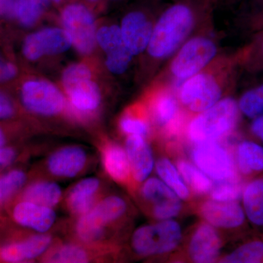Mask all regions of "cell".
Returning a JSON list of instances; mask_svg holds the SVG:
<instances>
[{
	"instance_id": "9a60e30c",
	"label": "cell",
	"mask_w": 263,
	"mask_h": 263,
	"mask_svg": "<svg viewBox=\"0 0 263 263\" xmlns=\"http://www.w3.org/2000/svg\"><path fill=\"white\" fill-rule=\"evenodd\" d=\"M222 239L216 228L207 222L195 227L187 245V255L194 262H213L220 255Z\"/></svg>"
},
{
	"instance_id": "277c9868",
	"label": "cell",
	"mask_w": 263,
	"mask_h": 263,
	"mask_svg": "<svg viewBox=\"0 0 263 263\" xmlns=\"http://www.w3.org/2000/svg\"><path fill=\"white\" fill-rule=\"evenodd\" d=\"M219 52L217 43L210 36H193L185 41L172 56L169 74L181 83L215 62Z\"/></svg>"
},
{
	"instance_id": "f1b7e54d",
	"label": "cell",
	"mask_w": 263,
	"mask_h": 263,
	"mask_svg": "<svg viewBox=\"0 0 263 263\" xmlns=\"http://www.w3.org/2000/svg\"><path fill=\"white\" fill-rule=\"evenodd\" d=\"M156 171L162 181L168 186L181 200H188L190 190L186 186L177 167L165 157L159 159L156 163Z\"/></svg>"
},
{
	"instance_id": "b9f144b4",
	"label": "cell",
	"mask_w": 263,
	"mask_h": 263,
	"mask_svg": "<svg viewBox=\"0 0 263 263\" xmlns=\"http://www.w3.org/2000/svg\"><path fill=\"white\" fill-rule=\"evenodd\" d=\"M259 51H260L261 54L263 57V37L261 41L260 45H259Z\"/></svg>"
},
{
	"instance_id": "cb8c5ba5",
	"label": "cell",
	"mask_w": 263,
	"mask_h": 263,
	"mask_svg": "<svg viewBox=\"0 0 263 263\" xmlns=\"http://www.w3.org/2000/svg\"><path fill=\"white\" fill-rule=\"evenodd\" d=\"M241 199L247 220L254 227L263 229V176L246 183Z\"/></svg>"
},
{
	"instance_id": "4316f807",
	"label": "cell",
	"mask_w": 263,
	"mask_h": 263,
	"mask_svg": "<svg viewBox=\"0 0 263 263\" xmlns=\"http://www.w3.org/2000/svg\"><path fill=\"white\" fill-rule=\"evenodd\" d=\"M48 4L49 0H15L12 19L22 27H32L41 18Z\"/></svg>"
},
{
	"instance_id": "7402d4cb",
	"label": "cell",
	"mask_w": 263,
	"mask_h": 263,
	"mask_svg": "<svg viewBox=\"0 0 263 263\" xmlns=\"http://www.w3.org/2000/svg\"><path fill=\"white\" fill-rule=\"evenodd\" d=\"M237 171L241 178H253L263 173V145L245 140L235 150Z\"/></svg>"
},
{
	"instance_id": "ee69618b",
	"label": "cell",
	"mask_w": 263,
	"mask_h": 263,
	"mask_svg": "<svg viewBox=\"0 0 263 263\" xmlns=\"http://www.w3.org/2000/svg\"><path fill=\"white\" fill-rule=\"evenodd\" d=\"M90 2H96L98 1V0H89Z\"/></svg>"
},
{
	"instance_id": "30bf717a",
	"label": "cell",
	"mask_w": 263,
	"mask_h": 263,
	"mask_svg": "<svg viewBox=\"0 0 263 263\" xmlns=\"http://www.w3.org/2000/svg\"><path fill=\"white\" fill-rule=\"evenodd\" d=\"M20 100L27 111L44 117L61 113L66 99L60 89L48 81L29 79L20 88Z\"/></svg>"
},
{
	"instance_id": "f546056e",
	"label": "cell",
	"mask_w": 263,
	"mask_h": 263,
	"mask_svg": "<svg viewBox=\"0 0 263 263\" xmlns=\"http://www.w3.org/2000/svg\"><path fill=\"white\" fill-rule=\"evenodd\" d=\"M119 129L127 136H140L147 138L152 127L148 114L142 110H128L119 120Z\"/></svg>"
},
{
	"instance_id": "4dcf8cb0",
	"label": "cell",
	"mask_w": 263,
	"mask_h": 263,
	"mask_svg": "<svg viewBox=\"0 0 263 263\" xmlns=\"http://www.w3.org/2000/svg\"><path fill=\"white\" fill-rule=\"evenodd\" d=\"M221 262L257 263L263 262V240H248L221 259Z\"/></svg>"
},
{
	"instance_id": "6da1fadb",
	"label": "cell",
	"mask_w": 263,
	"mask_h": 263,
	"mask_svg": "<svg viewBox=\"0 0 263 263\" xmlns=\"http://www.w3.org/2000/svg\"><path fill=\"white\" fill-rule=\"evenodd\" d=\"M197 21L196 10L186 2L166 8L154 24L146 49L148 55L156 60L172 57L190 37Z\"/></svg>"
},
{
	"instance_id": "5b68a950",
	"label": "cell",
	"mask_w": 263,
	"mask_h": 263,
	"mask_svg": "<svg viewBox=\"0 0 263 263\" xmlns=\"http://www.w3.org/2000/svg\"><path fill=\"white\" fill-rule=\"evenodd\" d=\"M128 205L122 197L111 195L97 202L89 212L79 216L76 236L88 245L99 243L105 238L107 229L127 214Z\"/></svg>"
},
{
	"instance_id": "52a82bcc",
	"label": "cell",
	"mask_w": 263,
	"mask_h": 263,
	"mask_svg": "<svg viewBox=\"0 0 263 263\" xmlns=\"http://www.w3.org/2000/svg\"><path fill=\"white\" fill-rule=\"evenodd\" d=\"M62 82L76 113L88 115L100 106L101 94L87 65L75 63L68 66L62 74Z\"/></svg>"
},
{
	"instance_id": "83f0119b",
	"label": "cell",
	"mask_w": 263,
	"mask_h": 263,
	"mask_svg": "<svg viewBox=\"0 0 263 263\" xmlns=\"http://www.w3.org/2000/svg\"><path fill=\"white\" fill-rule=\"evenodd\" d=\"M176 164L183 181L194 193L204 195L210 193L213 186L212 180L201 170L183 159L178 160Z\"/></svg>"
},
{
	"instance_id": "2e32d148",
	"label": "cell",
	"mask_w": 263,
	"mask_h": 263,
	"mask_svg": "<svg viewBox=\"0 0 263 263\" xmlns=\"http://www.w3.org/2000/svg\"><path fill=\"white\" fill-rule=\"evenodd\" d=\"M51 243V236L46 233L10 240L0 246V260L9 263L28 262L46 253Z\"/></svg>"
},
{
	"instance_id": "1f68e13d",
	"label": "cell",
	"mask_w": 263,
	"mask_h": 263,
	"mask_svg": "<svg viewBox=\"0 0 263 263\" xmlns=\"http://www.w3.org/2000/svg\"><path fill=\"white\" fill-rule=\"evenodd\" d=\"M45 259L47 262L85 263L90 260V254L80 246L64 245L50 251Z\"/></svg>"
},
{
	"instance_id": "3957f363",
	"label": "cell",
	"mask_w": 263,
	"mask_h": 263,
	"mask_svg": "<svg viewBox=\"0 0 263 263\" xmlns=\"http://www.w3.org/2000/svg\"><path fill=\"white\" fill-rule=\"evenodd\" d=\"M215 62L178 86L176 95L186 113H201L223 98L226 74L224 69L216 66Z\"/></svg>"
},
{
	"instance_id": "44dd1931",
	"label": "cell",
	"mask_w": 263,
	"mask_h": 263,
	"mask_svg": "<svg viewBox=\"0 0 263 263\" xmlns=\"http://www.w3.org/2000/svg\"><path fill=\"white\" fill-rule=\"evenodd\" d=\"M100 186V179L95 177L86 178L76 183L66 197L71 214L80 216L89 212L98 202Z\"/></svg>"
},
{
	"instance_id": "ba28073f",
	"label": "cell",
	"mask_w": 263,
	"mask_h": 263,
	"mask_svg": "<svg viewBox=\"0 0 263 263\" xmlns=\"http://www.w3.org/2000/svg\"><path fill=\"white\" fill-rule=\"evenodd\" d=\"M181 239L179 223L167 219L138 228L132 236L131 246L138 255L152 257L171 253L179 247Z\"/></svg>"
},
{
	"instance_id": "7c38bea8",
	"label": "cell",
	"mask_w": 263,
	"mask_h": 263,
	"mask_svg": "<svg viewBox=\"0 0 263 263\" xmlns=\"http://www.w3.org/2000/svg\"><path fill=\"white\" fill-rule=\"evenodd\" d=\"M72 46L70 38L63 28L48 27L28 34L22 44V54L29 61H36L48 55L59 54Z\"/></svg>"
},
{
	"instance_id": "ab89813d",
	"label": "cell",
	"mask_w": 263,
	"mask_h": 263,
	"mask_svg": "<svg viewBox=\"0 0 263 263\" xmlns=\"http://www.w3.org/2000/svg\"><path fill=\"white\" fill-rule=\"evenodd\" d=\"M15 0H0V18L12 19Z\"/></svg>"
},
{
	"instance_id": "d590c367",
	"label": "cell",
	"mask_w": 263,
	"mask_h": 263,
	"mask_svg": "<svg viewBox=\"0 0 263 263\" xmlns=\"http://www.w3.org/2000/svg\"><path fill=\"white\" fill-rule=\"evenodd\" d=\"M17 115L15 102L9 95L0 90V122H8Z\"/></svg>"
},
{
	"instance_id": "836d02e7",
	"label": "cell",
	"mask_w": 263,
	"mask_h": 263,
	"mask_svg": "<svg viewBox=\"0 0 263 263\" xmlns=\"http://www.w3.org/2000/svg\"><path fill=\"white\" fill-rule=\"evenodd\" d=\"M97 43L105 55L111 54L126 47L120 27L117 25L104 26L98 29Z\"/></svg>"
},
{
	"instance_id": "d4e9b609",
	"label": "cell",
	"mask_w": 263,
	"mask_h": 263,
	"mask_svg": "<svg viewBox=\"0 0 263 263\" xmlns=\"http://www.w3.org/2000/svg\"><path fill=\"white\" fill-rule=\"evenodd\" d=\"M62 197V189L58 183L51 181H37L24 186L16 200L53 208L60 202Z\"/></svg>"
},
{
	"instance_id": "5bb4252c",
	"label": "cell",
	"mask_w": 263,
	"mask_h": 263,
	"mask_svg": "<svg viewBox=\"0 0 263 263\" xmlns=\"http://www.w3.org/2000/svg\"><path fill=\"white\" fill-rule=\"evenodd\" d=\"M198 214L205 222L219 229L238 230L247 220L239 201L205 200L199 205Z\"/></svg>"
},
{
	"instance_id": "d6986e66",
	"label": "cell",
	"mask_w": 263,
	"mask_h": 263,
	"mask_svg": "<svg viewBox=\"0 0 263 263\" xmlns=\"http://www.w3.org/2000/svg\"><path fill=\"white\" fill-rule=\"evenodd\" d=\"M87 161V153L84 148L77 146H66L50 156L47 167L56 177L70 179L84 171Z\"/></svg>"
},
{
	"instance_id": "74e56055",
	"label": "cell",
	"mask_w": 263,
	"mask_h": 263,
	"mask_svg": "<svg viewBox=\"0 0 263 263\" xmlns=\"http://www.w3.org/2000/svg\"><path fill=\"white\" fill-rule=\"evenodd\" d=\"M18 75V67L13 62L0 57V84L9 82Z\"/></svg>"
},
{
	"instance_id": "8d00e7d4",
	"label": "cell",
	"mask_w": 263,
	"mask_h": 263,
	"mask_svg": "<svg viewBox=\"0 0 263 263\" xmlns=\"http://www.w3.org/2000/svg\"><path fill=\"white\" fill-rule=\"evenodd\" d=\"M18 156L19 151L16 147L8 145L0 148V173L14 164Z\"/></svg>"
},
{
	"instance_id": "7bdbcfd3",
	"label": "cell",
	"mask_w": 263,
	"mask_h": 263,
	"mask_svg": "<svg viewBox=\"0 0 263 263\" xmlns=\"http://www.w3.org/2000/svg\"><path fill=\"white\" fill-rule=\"evenodd\" d=\"M51 1L54 2V3H61V2L63 1V0H51Z\"/></svg>"
},
{
	"instance_id": "9c48e42d",
	"label": "cell",
	"mask_w": 263,
	"mask_h": 263,
	"mask_svg": "<svg viewBox=\"0 0 263 263\" xmlns=\"http://www.w3.org/2000/svg\"><path fill=\"white\" fill-rule=\"evenodd\" d=\"M221 141L196 143L193 150V160L197 167L216 181L241 180L235 165L234 156Z\"/></svg>"
},
{
	"instance_id": "4fadbf2b",
	"label": "cell",
	"mask_w": 263,
	"mask_h": 263,
	"mask_svg": "<svg viewBox=\"0 0 263 263\" xmlns=\"http://www.w3.org/2000/svg\"><path fill=\"white\" fill-rule=\"evenodd\" d=\"M141 195L150 205V214L158 220H167L179 215L182 209L181 198L157 178L145 180Z\"/></svg>"
},
{
	"instance_id": "8fae6325",
	"label": "cell",
	"mask_w": 263,
	"mask_h": 263,
	"mask_svg": "<svg viewBox=\"0 0 263 263\" xmlns=\"http://www.w3.org/2000/svg\"><path fill=\"white\" fill-rule=\"evenodd\" d=\"M61 20L76 51L83 55L91 53L97 44L98 32L91 11L84 5L72 3L62 10Z\"/></svg>"
},
{
	"instance_id": "ffe728a7",
	"label": "cell",
	"mask_w": 263,
	"mask_h": 263,
	"mask_svg": "<svg viewBox=\"0 0 263 263\" xmlns=\"http://www.w3.org/2000/svg\"><path fill=\"white\" fill-rule=\"evenodd\" d=\"M125 150L130 166L132 179L136 183L143 182L148 179L155 165L153 153L146 138L127 136Z\"/></svg>"
},
{
	"instance_id": "60d3db41",
	"label": "cell",
	"mask_w": 263,
	"mask_h": 263,
	"mask_svg": "<svg viewBox=\"0 0 263 263\" xmlns=\"http://www.w3.org/2000/svg\"><path fill=\"white\" fill-rule=\"evenodd\" d=\"M10 140H11V136L8 129L0 124V148L8 146Z\"/></svg>"
},
{
	"instance_id": "484cf974",
	"label": "cell",
	"mask_w": 263,
	"mask_h": 263,
	"mask_svg": "<svg viewBox=\"0 0 263 263\" xmlns=\"http://www.w3.org/2000/svg\"><path fill=\"white\" fill-rule=\"evenodd\" d=\"M24 170L12 168L0 174V210L17 197L27 182Z\"/></svg>"
},
{
	"instance_id": "e575fe53",
	"label": "cell",
	"mask_w": 263,
	"mask_h": 263,
	"mask_svg": "<svg viewBox=\"0 0 263 263\" xmlns=\"http://www.w3.org/2000/svg\"><path fill=\"white\" fill-rule=\"evenodd\" d=\"M245 185L241 180L216 181L210 192L212 200L216 201H239Z\"/></svg>"
},
{
	"instance_id": "e0dca14e",
	"label": "cell",
	"mask_w": 263,
	"mask_h": 263,
	"mask_svg": "<svg viewBox=\"0 0 263 263\" xmlns=\"http://www.w3.org/2000/svg\"><path fill=\"white\" fill-rule=\"evenodd\" d=\"M154 24L148 15L140 10L129 12L121 22V32L124 45L133 56L146 51Z\"/></svg>"
},
{
	"instance_id": "7a4b0ae2",
	"label": "cell",
	"mask_w": 263,
	"mask_h": 263,
	"mask_svg": "<svg viewBox=\"0 0 263 263\" xmlns=\"http://www.w3.org/2000/svg\"><path fill=\"white\" fill-rule=\"evenodd\" d=\"M240 112L238 101L226 97L201 113L188 119L184 133L194 144L226 139L236 130Z\"/></svg>"
},
{
	"instance_id": "603a6c76",
	"label": "cell",
	"mask_w": 263,
	"mask_h": 263,
	"mask_svg": "<svg viewBox=\"0 0 263 263\" xmlns=\"http://www.w3.org/2000/svg\"><path fill=\"white\" fill-rule=\"evenodd\" d=\"M104 169L116 182L127 184L132 180L127 152L117 143H108L102 152Z\"/></svg>"
},
{
	"instance_id": "ac0fdd59",
	"label": "cell",
	"mask_w": 263,
	"mask_h": 263,
	"mask_svg": "<svg viewBox=\"0 0 263 263\" xmlns=\"http://www.w3.org/2000/svg\"><path fill=\"white\" fill-rule=\"evenodd\" d=\"M11 217L18 226L38 233H46L57 220L53 208L22 200H17L12 207Z\"/></svg>"
},
{
	"instance_id": "f35d334b",
	"label": "cell",
	"mask_w": 263,
	"mask_h": 263,
	"mask_svg": "<svg viewBox=\"0 0 263 263\" xmlns=\"http://www.w3.org/2000/svg\"><path fill=\"white\" fill-rule=\"evenodd\" d=\"M250 124V132L263 145V114L252 119Z\"/></svg>"
},
{
	"instance_id": "8992f818",
	"label": "cell",
	"mask_w": 263,
	"mask_h": 263,
	"mask_svg": "<svg viewBox=\"0 0 263 263\" xmlns=\"http://www.w3.org/2000/svg\"><path fill=\"white\" fill-rule=\"evenodd\" d=\"M148 113L163 138H176L184 133L187 113L180 104L176 91L169 86H161L152 93Z\"/></svg>"
},
{
	"instance_id": "d6a6232c",
	"label": "cell",
	"mask_w": 263,
	"mask_h": 263,
	"mask_svg": "<svg viewBox=\"0 0 263 263\" xmlns=\"http://www.w3.org/2000/svg\"><path fill=\"white\" fill-rule=\"evenodd\" d=\"M240 114L250 119L263 114V83L247 90L238 101Z\"/></svg>"
}]
</instances>
